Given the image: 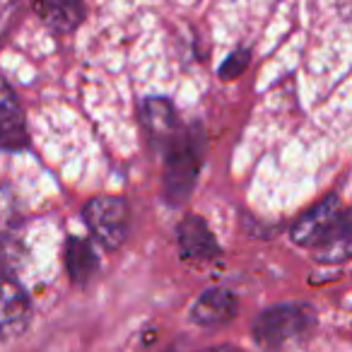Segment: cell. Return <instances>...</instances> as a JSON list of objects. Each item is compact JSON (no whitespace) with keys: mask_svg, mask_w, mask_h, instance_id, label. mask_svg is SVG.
<instances>
[{"mask_svg":"<svg viewBox=\"0 0 352 352\" xmlns=\"http://www.w3.org/2000/svg\"><path fill=\"white\" fill-rule=\"evenodd\" d=\"M82 217L89 230H92L94 239H97L104 249L113 251L123 244L126 230H128V210L121 198H113V196L92 198V201L85 206Z\"/></svg>","mask_w":352,"mask_h":352,"instance_id":"obj_4","label":"cell"},{"mask_svg":"<svg viewBox=\"0 0 352 352\" xmlns=\"http://www.w3.org/2000/svg\"><path fill=\"white\" fill-rule=\"evenodd\" d=\"M201 352H241V350H236V347H232V345H217V347H208V350H201Z\"/></svg>","mask_w":352,"mask_h":352,"instance_id":"obj_13","label":"cell"},{"mask_svg":"<svg viewBox=\"0 0 352 352\" xmlns=\"http://www.w3.org/2000/svg\"><path fill=\"white\" fill-rule=\"evenodd\" d=\"M27 142L25 118H22L20 104L15 92L6 80H0V147L20 150Z\"/></svg>","mask_w":352,"mask_h":352,"instance_id":"obj_7","label":"cell"},{"mask_svg":"<svg viewBox=\"0 0 352 352\" xmlns=\"http://www.w3.org/2000/svg\"><path fill=\"white\" fill-rule=\"evenodd\" d=\"M179 246L191 261H210L217 256V241L201 217H188L179 225Z\"/></svg>","mask_w":352,"mask_h":352,"instance_id":"obj_8","label":"cell"},{"mask_svg":"<svg viewBox=\"0 0 352 352\" xmlns=\"http://www.w3.org/2000/svg\"><path fill=\"white\" fill-rule=\"evenodd\" d=\"M246 63H249V54L246 51H239V54H234V56H230L227 58V63L222 65V78L225 80H230V78H234V75H239L241 70L246 68Z\"/></svg>","mask_w":352,"mask_h":352,"instance_id":"obj_12","label":"cell"},{"mask_svg":"<svg viewBox=\"0 0 352 352\" xmlns=\"http://www.w3.org/2000/svg\"><path fill=\"white\" fill-rule=\"evenodd\" d=\"M145 123L160 142H169L176 135V118L174 111L162 99H147L145 102Z\"/></svg>","mask_w":352,"mask_h":352,"instance_id":"obj_11","label":"cell"},{"mask_svg":"<svg viewBox=\"0 0 352 352\" xmlns=\"http://www.w3.org/2000/svg\"><path fill=\"white\" fill-rule=\"evenodd\" d=\"M316 323V314L307 304H278L265 309L254 321V340L263 350H280L304 338Z\"/></svg>","mask_w":352,"mask_h":352,"instance_id":"obj_2","label":"cell"},{"mask_svg":"<svg viewBox=\"0 0 352 352\" xmlns=\"http://www.w3.org/2000/svg\"><path fill=\"white\" fill-rule=\"evenodd\" d=\"M34 8L54 32H73L82 17L80 0H34Z\"/></svg>","mask_w":352,"mask_h":352,"instance_id":"obj_9","label":"cell"},{"mask_svg":"<svg viewBox=\"0 0 352 352\" xmlns=\"http://www.w3.org/2000/svg\"><path fill=\"white\" fill-rule=\"evenodd\" d=\"M32 304L27 292L12 280H0V340H10L27 331Z\"/></svg>","mask_w":352,"mask_h":352,"instance_id":"obj_5","label":"cell"},{"mask_svg":"<svg viewBox=\"0 0 352 352\" xmlns=\"http://www.w3.org/2000/svg\"><path fill=\"white\" fill-rule=\"evenodd\" d=\"M239 311V302H236V294L227 287H212L206 289L201 297L193 302L191 307V318L198 326L215 328L225 326Z\"/></svg>","mask_w":352,"mask_h":352,"instance_id":"obj_6","label":"cell"},{"mask_svg":"<svg viewBox=\"0 0 352 352\" xmlns=\"http://www.w3.org/2000/svg\"><path fill=\"white\" fill-rule=\"evenodd\" d=\"M65 263H68V273H70V278H73V283H78V285L89 283L99 268L92 246H89L85 239H78V236H70L68 239Z\"/></svg>","mask_w":352,"mask_h":352,"instance_id":"obj_10","label":"cell"},{"mask_svg":"<svg viewBox=\"0 0 352 352\" xmlns=\"http://www.w3.org/2000/svg\"><path fill=\"white\" fill-rule=\"evenodd\" d=\"M201 164V150H198V135H174L171 138L169 160H166V193L171 201H184L191 193Z\"/></svg>","mask_w":352,"mask_h":352,"instance_id":"obj_3","label":"cell"},{"mask_svg":"<svg viewBox=\"0 0 352 352\" xmlns=\"http://www.w3.org/2000/svg\"><path fill=\"white\" fill-rule=\"evenodd\" d=\"M294 244L316 251L318 261L340 263L350 256V212L340 198L328 196L292 227Z\"/></svg>","mask_w":352,"mask_h":352,"instance_id":"obj_1","label":"cell"}]
</instances>
